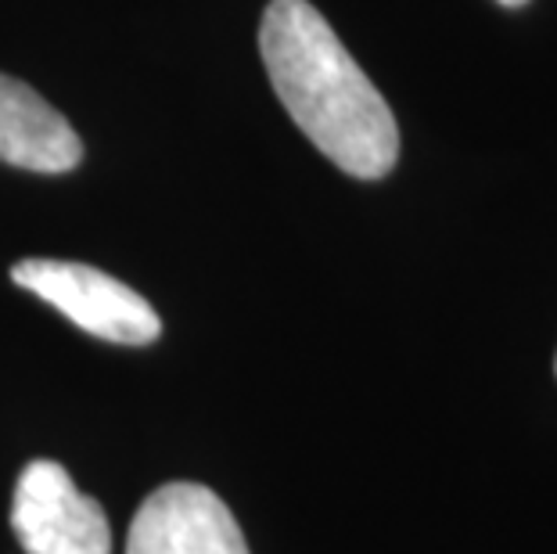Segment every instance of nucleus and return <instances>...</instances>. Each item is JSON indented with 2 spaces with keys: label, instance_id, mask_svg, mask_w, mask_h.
I'll return each mask as SVG.
<instances>
[{
  "label": "nucleus",
  "instance_id": "3",
  "mask_svg": "<svg viewBox=\"0 0 557 554\" xmlns=\"http://www.w3.org/2000/svg\"><path fill=\"white\" fill-rule=\"evenodd\" d=\"M11 529L26 554H112L104 508L58 461H29L11 497Z\"/></svg>",
  "mask_w": 557,
  "mask_h": 554
},
{
  "label": "nucleus",
  "instance_id": "2",
  "mask_svg": "<svg viewBox=\"0 0 557 554\" xmlns=\"http://www.w3.org/2000/svg\"><path fill=\"white\" fill-rule=\"evenodd\" d=\"M11 281L51 303L58 313H65L94 338L148 346L162 332L156 306L98 267L69 263V259H18L11 267Z\"/></svg>",
  "mask_w": 557,
  "mask_h": 554
},
{
  "label": "nucleus",
  "instance_id": "6",
  "mask_svg": "<svg viewBox=\"0 0 557 554\" xmlns=\"http://www.w3.org/2000/svg\"><path fill=\"white\" fill-rule=\"evenodd\" d=\"M504 8H521V4H529V0H500Z\"/></svg>",
  "mask_w": 557,
  "mask_h": 554
},
{
  "label": "nucleus",
  "instance_id": "4",
  "mask_svg": "<svg viewBox=\"0 0 557 554\" xmlns=\"http://www.w3.org/2000/svg\"><path fill=\"white\" fill-rule=\"evenodd\" d=\"M126 554H248L242 526L209 487L170 482L140 504Z\"/></svg>",
  "mask_w": 557,
  "mask_h": 554
},
{
  "label": "nucleus",
  "instance_id": "5",
  "mask_svg": "<svg viewBox=\"0 0 557 554\" xmlns=\"http://www.w3.org/2000/svg\"><path fill=\"white\" fill-rule=\"evenodd\" d=\"M0 162L33 173H69L83 162V140L58 109L22 79L0 73Z\"/></svg>",
  "mask_w": 557,
  "mask_h": 554
},
{
  "label": "nucleus",
  "instance_id": "1",
  "mask_svg": "<svg viewBox=\"0 0 557 554\" xmlns=\"http://www.w3.org/2000/svg\"><path fill=\"white\" fill-rule=\"evenodd\" d=\"M259 51L295 126L342 173L382 181L396 167L393 109L310 0H270L259 22Z\"/></svg>",
  "mask_w": 557,
  "mask_h": 554
}]
</instances>
